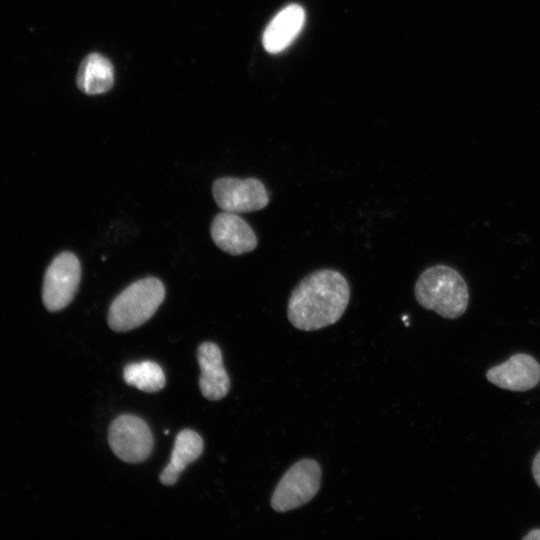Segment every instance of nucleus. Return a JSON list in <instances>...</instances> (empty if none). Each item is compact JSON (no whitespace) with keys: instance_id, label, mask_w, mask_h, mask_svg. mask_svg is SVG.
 I'll use <instances>...</instances> for the list:
<instances>
[{"instance_id":"obj_1","label":"nucleus","mask_w":540,"mask_h":540,"mask_svg":"<svg viewBox=\"0 0 540 540\" xmlns=\"http://www.w3.org/2000/svg\"><path fill=\"white\" fill-rule=\"evenodd\" d=\"M350 299V286L343 274L320 269L306 275L292 290L287 317L295 328L314 331L336 323Z\"/></svg>"},{"instance_id":"obj_2","label":"nucleus","mask_w":540,"mask_h":540,"mask_svg":"<svg viewBox=\"0 0 540 540\" xmlns=\"http://www.w3.org/2000/svg\"><path fill=\"white\" fill-rule=\"evenodd\" d=\"M414 294L423 308L447 319L462 316L469 302L464 278L458 271L445 265L427 268L417 279Z\"/></svg>"},{"instance_id":"obj_3","label":"nucleus","mask_w":540,"mask_h":540,"mask_svg":"<svg viewBox=\"0 0 540 540\" xmlns=\"http://www.w3.org/2000/svg\"><path fill=\"white\" fill-rule=\"evenodd\" d=\"M165 298L161 280L146 277L126 287L112 301L108 311V325L117 332H126L148 321Z\"/></svg>"},{"instance_id":"obj_4","label":"nucleus","mask_w":540,"mask_h":540,"mask_svg":"<svg viewBox=\"0 0 540 540\" xmlns=\"http://www.w3.org/2000/svg\"><path fill=\"white\" fill-rule=\"evenodd\" d=\"M322 470L314 459H302L282 476L271 497L274 511L284 513L310 502L321 485Z\"/></svg>"},{"instance_id":"obj_5","label":"nucleus","mask_w":540,"mask_h":540,"mask_svg":"<svg viewBox=\"0 0 540 540\" xmlns=\"http://www.w3.org/2000/svg\"><path fill=\"white\" fill-rule=\"evenodd\" d=\"M81 278V265L71 252L57 255L48 266L43 281L42 299L45 307L56 312L74 298Z\"/></svg>"},{"instance_id":"obj_6","label":"nucleus","mask_w":540,"mask_h":540,"mask_svg":"<svg viewBox=\"0 0 540 540\" xmlns=\"http://www.w3.org/2000/svg\"><path fill=\"white\" fill-rule=\"evenodd\" d=\"M108 441L113 453L127 463H139L153 449V435L144 420L134 415H121L110 425Z\"/></svg>"},{"instance_id":"obj_7","label":"nucleus","mask_w":540,"mask_h":540,"mask_svg":"<svg viewBox=\"0 0 540 540\" xmlns=\"http://www.w3.org/2000/svg\"><path fill=\"white\" fill-rule=\"evenodd\" d=\"M212 193L218 207L226 212L258 211L269 203L266 187L257 178L222 177L213 183Z\"/></svg>"},{"instance_id":"obj_8","label":"nucleus","mask_w":540,"mask_h":540,"mask_svg":"<svg viewBox=\"0 0 540 540\" xmlns=\"http://www.w3.org/2000/svg\"><path fill=\"white\" fill-rule=\"evenodd\" d=\"M211 237L217 247L235 256L253 251L258 243L251 226L237 213L226 211L214 217Z\"/></svg>"},{"instance_id":"obj_9","label":"nucleus","mask_w":540,"mask_h":540,"mask_svg":"<svg viewBox=\"0 0 540 540\" xmlns=\"http://www.w3.org/2000/svg\"><path fill=\"white\" fill-rule=\"evenodd\" d=\"M486 378L503 389L526 391L540 382V364L528 354H515L506 362L490 368Z\"/></svg>"},{"instance_id":"obj_10","label":"nucleus","mask_w":540,"mask_h":540,"mask_svg":"<svg viewBox=\"0 0 540 540\" xmlns=\"http://www.w3.org/2000/svg\"><path fill=\"white\" fill-rule=\"evenodd\" d=\"M197 359L203 396L212 401L222 399L229 392L230 379L223 366L220 348L215 343L204 342L198 348Z\"/></svg>"},{"instance_id":"obj_11","label":"nucleus","mask_w":540,"mask_h":540,"mask_svg":"<svg viewBox=\"0 0 540 540\" xmlns=\"http://www.w3.org/2000/svg\"><path fill=\"white\" fill-rule=\"evenodd\" d=\"M305 11L297 4H290L278 12L266 27L263 46L270 53L286 49L302 30Z\"/></svg>"},{"instance_id":"obj_12","label":"nucleus","mask_w":540,"mask_h":540,"mask_svg":"<svg viewBox=\"0 0 540 540\" xmlns=\"http://www.w3.org/2000/svg\"><path fill=\"white\" fill-rule=\"evenodd\" d=\"M203 451V440L193 430L184 429L176 436L169 463L160 474L164 485H173L187 465L198 459Z\"/></svg>"},{"instance_id":"obj_13","label":"nucleus","mask_w":540,"mask_h":540,"mask_svg":"<svg viewBox=\"0 0 540 540\" xmlns=\"http://www.w3.org/2000/svg\"><path fill=\"white\" fill-rule=\"evenodd\" d=\"M114 83L111 62L98 53L83 59L77 73V86L86 94L95 95L108 91Z\"/></svg>"},{"instance_id":"obj_14","label":"nucleus","mask_w":540,"mask_h":540,"mask_svg":"<svg viewBox=\"0 0 540 540\" xmlns=\"http://www.w3.org/2000/svg\"><path fill=\"white\" fill-rule=\"evenodd\" d=\"M123 378L128 385L148 393L161 390L166 383L162 368L152 361L134 362L126 365Z\"/></svg>"},{"instance_id":"obj_15","label":"nucleus","mask_w":540,"mask_h":540,"mask_svg":"<svg viewBox=\"0 0 540 540\" xmlns=\"http://www.w3.org/2000/svg\"><path fill=\"white\" fill-rule=\"evenodd\" d=\"M532 473L537 485L540 487V452H538L533 460Z\"/></svg>"},{"instance_id":"obj_16","label":"nucleus","mask_w":540,"mask_h":540,"mask_svg":"<svg viewBox=\"0 0 540 540\" xmlns=\"http://www.w3.org/2000/svg\"><path fill=\"white\" fill-rule=\"evenodd\" d=\"M525 540H540V529H534L523 537Z\"/></svg>"}]
</instances>
